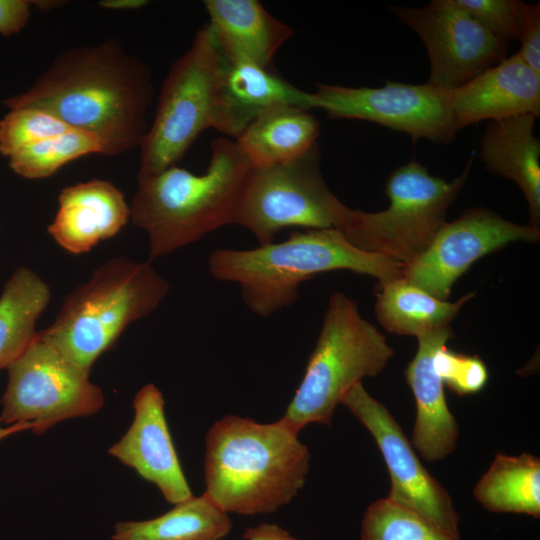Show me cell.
Wrapping results in <instances>:
<instances>
[{
  "label": "cell",
  "instance_id": "obj_11",
  "mask_svg": "<svg viewBox=\"0 0 540 540\" xmlns=\"http://www.w3.org/2000/svg\"><path fill=\"white\" fill-rule=\"evenodd\" d=\"M312 95L315 109L330 118L373 122L405 133L414 142L427 139L448 144L458 133L450 91L428 82L388 81L377 88L317 83Z\"/></svg>",
  "mask_w": 540,
  "mask_h": 540
},
{
  "label": "cell",
  "instance_id": "obj_25",
  "mask_svg": "<svg viewBox=\"0 0 540 540\" xmlns=\"http://www.w3.org/2000/svg\"><path fill=\"white\" fill-rule=\"evenodd\" d=\"M490 512L540 517V460L531 454L498 453L473 489Z\"/></svg>",
  "mask_w": 540,
  "mask_h": 540
},
{
  "label": "cell",
  "instance_id": "obj_10",
  "mask_svg": "<svg viewBox=\"0 0 540 540\" xmlns=\"http://www.w3.org/2000/svg\"><path fill=\"white\" fill-rule=\"evenodd\" d=\"M0 423L32 425L41 434L70 418L90 416L103 407L102 390L39 332L7 368Z\"/></svg>",
  "mask_w": 540,
  "mask_h": 540
},
{
  "label": "cell",
  "instance_id": "obj_21",
  "mask_svg": "<svg viewBox=\"0 0 540 540\" xmlns=\"http://www.w3.org/2000/svg\"><path fill=\"white\" fill-rule=\"evenodd\" d=\"M226 60V59H225ZM225 135L236 140L261 113L276 106L315 109L312 92L298 89L268 67L226 61L222 77Z\"/></svg>",
  "mask_w": 540,
  "mask_h": 540
},
{
  "label": "cell",
  "instance_id": "obj_12",
  "mask_svg": "<svg viewBox=\"0 0 540 540\" xmlns=\"http://www.w3.org/2000/svg\"><path fill=\"white\" fill-rule=\"evenodd\" d=\"M388 8L422 40L430 62L428 83L438 88L456 89L506 58L509 43L493 36L455 0Z\"/></svg>",
  "mask_w": 540,
  "mask_h": 540
},
{
  "label": "cell",
  "instance_id": "obj_30",
  "mask_svg": "<svg viewBox=\"0 0 540 540\" xmlns=\"http://www.w3.org/2000/svg\"><path fill=\"white\" fill-rule=\"evenodd\" d=\"M434 367L443 385L459 396L479 392L488 380L487 367L480 357L456 353L446 345L435 353Z\"/></svg>",
  "mask_w": 540,
  "mask_h": 540
},
{
  "label": "cell",
  "instance_id": "obj_5",
  "mask_svg": "<svg viewBox=\"0 0 540 540\" xmlns=\"http://www.w3.org/2000/svg\"><path fill=\"white\" fill-rule=\"evenodd\" d=\"M168 282L150 262L125 257L96 269L65 300L41 336L76 367L89 374L96 359L132 322L152 312L167 295Z\"/></svg>",
  "mask_w": 540,
  "mask_h": 540
},
{
  "label": "cell",
  "instance_id": "obj_7",
  "mask_svg": "<svg viewBox=\"0 0 540 540\" xmlns=\"http://www.w3.org/2000/svg\"><path fill=\"white\" fill-rule=\"evenodd\" d=\"M225 63L206 24L163 83L153 122L140 145L138 179L176 165L202 131L213 128L225 133Z\"/></svg>",
  "mask_w": 540,
  "mask_h": 540
},
{
  "label": "cell",
  "instance_id": "obj_6",
  "mask_svg": "<svg viewBox=\"0 0 540 540\" xmlns=\"http://www.w3.org/2000/svg\"><path fill=\"white\" fill-rule=\"evenodd\" d=\"M393 355L357 303L342 292L332 293L304 376L281 420L298 432L311 423L330 426L348 390L364 377L379 375Z\"/></svg>",
  "mask_w": 540,
  "mask_h": 540
},
{
  "label": "cell",
  "instance_id": "obj_33",
  "mask_svg": "<svg viewBox=\"0 0 540 540\" xmlns=\"http://www.w3.org/2000/svg\"><path fill=\"white\" fill-rule=\"evenodd\" d=\"M30 16V2L0 0V33L6 36L24 28Z\"/></svg>",
  "mask_w": 540,
  "mask_h": 540
},
{
  "label": "cell",
  "instance_id": "obj_22",
  "mask_svg": "<svg viewBox=\"0 0 540 540\" xmlns=\"http://www.w3.org/2000/svg\"><path fill=\"white\" fill-rule=\"evenodd\" d=\"M319 135V121L309 111L276 106L258 115L235 141L252 167L264 168L302 157Z\"/></svg>",
  "mask_w": 540,
  "mask_h": 540
},
{
  "label": "cell",
  "instance_id": "obj_35",
  "mask_svg": "<svg viewBox=\"0 0 540 540\" xmlns=\"http://www.w3.org/2000/svg\"><path fill=\"white\" fill-rule=\"evenodd\" d=\"M148 2L146 0H103L98 5L106 9H137L143 7Z\"/></svg>",
  "mask_w": 540,
  "mask_h": 540
},
{
  "label": "cell",
  "instance_id": "obj_8",
  "mask_svg": "<svg viewBox=\"0 0 540 540\" xmlns=\"http://www.w3.org/2000/svg\"><path fill=\"white\" fill-rule=\"evenodd\" d=\"M473 158L456 178L431 175L415 159L393 170L385 183L389 206L378 212L354 210L340 231L356 248L386 256L403 267L428 248L446 222L470 174Z\"/></svg>",
  "mask_w": 540,
  "mask_h": 540
},
{
  "label": "cell",
  "instance_id": "obj_27",
  "mask_svg": "<svg viewBox=\"0 0 540 540\" xmlns=\"http://www.w3.org/2000/svg\"><path fill=\"white\" fill-rule=\"evenodd\" d=\"M90 153H102L99 138L87 131L70 129L27 146L9 159L10 167L28 179H40L54 174L66 163Z\"/></svg>",
  "mask_w": 540,
  "mask_h": 540
},
{
  "label": "cell",
  "instance_id": "obj_24",
  "mask_svg": "<svg viewBox=\"0 0 540 540\" xmlns=\"http://www.w3.org/2000/svg\"><path fill=\"white\" fill-rule=\"evenodd\" d=\"M232 527L228 514L203 493L175 504L159 517L116 523L112 539L221 540Z\"/></svg>",
  "mask_w": 540,
  "mask_h": 540
},
{
  "label": "cell",
  "instance_id": "obj_9",
  "mask_svg": "<svg viewBox=\"0 0 540 540\" xmlns=\"http://www.w3.org/2000/svg\"><path fill=\"white\" fill-rule=\"evenodd\" d=\"M353 211L326 184L317 144L296 160L251 167L239 191L231 224L248 229L260 245H267L287 227L341 230Z\"/></svg>",
  "mask_w": 540,
  "mask_h": 540
},
{
  "label": "cell",
  "instance_id": "obj_17",
  "mask_svg": "<svg viewBox=\"0 0 540 540\" xmlns=\"http://www.w3.org/2000/svg\"><path fill=\"white\" fill-rule=\"evenodd\" d=\"M450 326L417 337L418 348L405 370L414 395L416 418L411 444L427 461H439L456 448L459 429L446 403L443 383L434 367L437 350L453 337Z\"/></svg>",
  "mask_w": 540,
  "mask_h": 540
},
{
  "label": "cell",
  "instance_id": "obj_14",
  "mask_svg": "<svg viewBox=\"0 0 540 540\" xmlns=\"http://www.w3.org/2000/svg\"><path fill=\"white\" fill-rule=\"evenodd\" d=\"M540 230L474 207L445 222L428 248L403 267V278L440 300L479 258L515 241L538 242Z\"/></svg>",
  "mask_w": 540,
  "mask_h": 540
},
{
  "label": "cell",
  "instance_id": "obj_32",
  "mask_svg": "<svg viewBox=\"0 0 540 540\" xmlns=\"http://www.w3.org/2000/svg\"><path fill=\"white\" fill-rule=\"evenodd\" d=\"M517 52L534 71L540 74V4L522 1Z\"/></svg>",
  "mask_w": 540,
  "mask_h": 540
},
{
  "label": "cell",
  "instance_id": "obj_23",
  "mask_svg": "<svg viewBox=\"0 0 540 540\" xmlns=\"http://www.w3.org/2000/svg\"><path fill=\"white\" fill-rule=\"evenodd\" d=\"M375 314L390 333L415 336L450 326L460 309L475 292H468L456 302L440 300L406 281L403 276L379 283Z\"/></svg>",
  "mask_w": 540,
  "mask_h": 540
},
{
  "label": "cell",
  "instance_id": "obj_31",
  "mask_svg": "<svg viewBox=\"0 0 540 540\" xmlns=\"http://www.w3.org/2000/svg\"><path fill=\"white\" fill-rule=\"evenodd\" d=\"M480 25L496 38L509 43L519 39V0H455Z\"/></svg>",
  "mask_w": 540,
  "mask_h": 540
},
{
  "label": "cell",
  "instance_id": "obj_26",
  "mask_svg": "<svg viewBox=\"0 0 540 540\" xmlns=\"http://www.w3.org/2000/svg\"><path fill=\"white\" fill-rule=\"evenodd\" d=\"M50 299L48 285L32 270L17 269L0 296V369L8 368L34 338Z\"/></svg>",
  "mask_w": 540,
  "mask_h": 540
},
{
  "label": "cell",
  "instance_id": "obj_16",
  "mask_svg": "<svg viewBox=\"0 0 540 540\" xmlns=\"http://www.w3.org/2000/svg\"><path fill=\"white\" fill-rule=\"evenodd\" d=\"M458 132L483 120L540 115V74L518 53L504 58L464 85L450 91Z\"/></svg>",
  "mask_w": 540,
  "mask_h": 540
},
{
  "label": "cell",
  "instance_id": "obj_19",
  "mask_svg": "<svg viewBox=\"0 0 540 540\" xmlns=\"http://www.w3.org/2000/svg\"><path fill=\"white\" fill-rule=\"evenodd\" d=\"M207 24L229 63L268 67L278 49L293 35L256 0H206Z\"/></svg>",
  "mask_w": 540,
  "mask_h": 540
},
{
  "label": "cell",
  "instance_id": "obj_3",
  "mask_svg": "<svg viewBox=\"0 0 540 540\" xmlns=\"http://www.w3.org/2000/svg\"><path fill=\"white\" fill-rule=\"evenodd\" d=\"M208 269L215 279L238 284L247 307L264 318L295 303L300 285L319 273L349 270L378 284L403 276L401 264L354 247L336 228L292 232L254 249H216Z\"/></svg>",
  "mask_w": 540,
  "mask_h": 540
},
{
  "label": "cell",
  "instance_id": "obj_1",
  "mask_svg": "<svg viewBox=\"0 0 540 540\" xmlns=\"http://www.w3.org/2000/svg\"><path fill=\"white\" fill-rule=\"evenodd\" d=\"M153 97L150 69L109 39L59 53L27 91L4 104L41 109L96 135L102 155L118 156L142 144Z\"/></svg>",
  "mask_w": 540,
  "mask_h": 540
},
{
  "label": "cell",
  "instance_id": "obj_34",
  "mask_svg": "<svg viewBox=\"0 0 540 540\" xmlns=\"http://www.w3.org/2000/svg\"><path fill=\"white\" fill-rule=\"evenodd\" d=\"M242 537L245 540H299L281 526L272 523L248 527L243 532Z\"/></svg>",
  "mask_w": 540,
  "mask_h": 540
},
{
  "label": "cell",
  "instance_id": "obj_4",
  "mask_svg": "<svg viewBox=\"0 0 540 540\" xmlns=\"http://www.w3.org/2000/svg\"><path fill=\"white\" fill-rule=\"evenodd\" d=\"M252 165L235 140L211 144L202 175L173 165L138 179L130 218L149 238V257L158 258L231 224L239 191Z\"/></svg>",
  "mask_w": 540,
  "mask_h": 540
},
{
  "label": "cell",
  "instance_id": "obj_13",
  "mask_svg": "<svg viewBox=\"0 0 540 540\" xmlns=\"http://www.w3.org/2000/svg\"><path fill=\"white\" fill-rule=\"evenodd\" d=\"M343 404L371 433L390 476L388 499L460 536L459 514L446 489L422 465L411 442L389 410L362 382L343 396Z\"/></svg>",
  "mask_w": 540,
  "mask_h": 540
},
{
  "label": "cell",
  "instance_id": "obj_36",
  "mask_svg": "<svg viewBox=\"0 0 540 540\" xmlns=\"http://www.w3.org/2000/svg\"><path fill=\"white\" fill-rule=\"evenodd\" d=\"M24 430H32V425L27 423H17L9 426H2L0 423V440L4 439L7 436H10L14 433L24 431Z\"/></svg>",
  "mask_w": 540,
  "mask_h": 540
},
{
  "label": "cell",
  "instance_id": "obj_15",
  "mask_svg": "<svg viewBox=\"0 0 540 540\" xmlns=\"http://www.w3.org/2000/svg\"><path fill=\"white\" fill-rule=\"evenodd\" d=\"M164 397L146 384L133 400L134 419L108 453L155 484L165 500L178 504L192 497L178 459L164 411Z\"/></svg>",
  "mask_w": 540,
  "mask_h": 540
},
{
  "label": "cell",
  "instance_id": "obj_28",
  "mask_svg": "<svg viewBox=\"0 0 540 540\" xmlns=\"http://www.w3.org/2000/svg\"><path fill=\"white\" fill-rule=\"evenodd\" d=\"M361 540H461L418 513L381 498L366 509L361 522Z\"/></svg>",
  "mask_w": 540,
  "mask_h": 540
},
{
  "label": "cell",
  "instance_id": "obj_18",
  "mask_svg": "<svg viewBox=\"0 0 540 540\" xmlns=\"http://www.w3.org/2000/svg\"><path fill=\"white\" fill-rule=\"evenodd\" d=\"M48 231L73 254L88 252L99 241L117 234L130 218L122 192L111 182L89 180L64 188Z\"/></svg>",
  "mask_w": 540,
  "mask_h": 540
},
{
  "label": "cell",
  "instance_id": "obj_2",
  "mask_svg": "<svg viewBox=\"0 0 540 540\" xmlns=\"http://www.w3.org/2000/svg\"><path fill=\"white\" fill-rule=\"evenodd\" d=\"M299 432L281 419L258 423L226 415L205 439L204 492L222 511L271 513L303 488L311 455Z\"/></svg>",
  "mask_w": 540,
  "mask_h": 540
},
{
  "label": "cell",
  "instance_id": "obj_29",
  "mask_svg": "<svg viewBox=\"0 0 540 540\" xmlns=\"http://www.w3.org/2000/svg\"><path fill=\"white\" fill-rule=\"evenodd\" d=\"M70 129L60 119L35 107L12 109L0 121V153L10 157L15 152Z\"/></svg>",
  "mask_w": 540,
  "mask_h": 540
},
{
  "label": "cell",
  "instance_id": "obj_20",
  "mask_svg": "<svg viewBox=\"0 0 540 540\" xmlns=\"http://www.w3.org/2000/svg\"><path fill=\"white\" fill-rule=\"evenodd\" d=\"M537 116L524 114L489 121L479 141V158L490 173L515 182L526 199L528 224L540 230V141Z\"/></svg>",
  "mask_w": 540,
  "mask_h": 540
}]
</instances>
